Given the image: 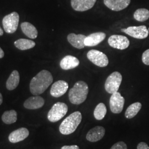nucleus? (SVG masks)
<instances>
[{
    "label": "nucleus",
    "instance_id": "1",
    "mask_svg": "<svg viewBox=\"0 0 149 149\" xmlns=\"http://www.w3.org/2000/svg\"><path fill=\"white\" fill-rule=\"evenodd\" d=\"M53 81L52 74L44 70L32 79L30 82V91L33 95L38 96L43 93Z\"/></svg>",
    "mask_w": 149,
    "mask_h": 149
},
{
    "label": "nucleus",
    "instance_id": "2",
    "mask_svg": "<svg viewBox=\"0 0 149 149\" xmlns=\"http://www.w3.org/2000/svg\"><path fill=\"white\" fill-rule=\"evenodd\" d=\"M88 93V86L84 81H79L75 83L69 92L70 102L74 104H80L85 101Z\"/></svg>",
    "mask_w": 149,
    "mask_h": 149
},
{
    "label": "nucleus",
    "instance_id": "3",
    "mask_svg": "<svg viewBox=\"0 0 149 149\" xmlns=\"http://www.w3.org/2000/svg\"><path fill=\"white\" fill-rule=\"evenodd\" d=\"M82 120V114L79 111L74 112L61 123L59 130L63 135H69L76 130Z\"/></svg>",
    "mask_w": 149,
    "mask_h": 149
},
{
    "label": "nucleus",
    "instance_id": "4",
    "mask_svg": "<svg viewBox=\"0 0 149 149\" xmlns=\"http://www.w3.org/2000/svg\"><path fill=\"white\" fill-rule=\"evenodd\" d=\"M68 111V107L65 103L57 102L48 112V120L51 122H56L64 117Z\"/></svg>",
    "mask_w": 149,
    "mask_h": 149
},
{
    "label": "nucleus",
    "instance_id": "5",
    "mask_svg": "<svg viewBox=\"0 0 149 149\" xmlns=\"http://www.w3.org/2000/svg\"><path fill=\"white\" fill-rule=\"evenodd\" d=\"M122 81V76L118 71L110 74L107 79L104 88L108 93L113 94L118 92Z\"/></svg>",
    "mask_w": 149,
    "mask_h": 149
},
{
    "label": "nucleus",
    "instance_id": "6",
    "mask_svg": "<svg viewBox=\"0 0 149 149\" xmlns=\"http://www.w3.org/2000/svg\"><path fill=\"white\" fill-rule=\"evenodd\" d=\"M19 16L16 12H12L6 15L2 20L4 30L7 33L12 34L16 32L18 26Z\"/></svg>",
    "mask_w": 149,
    "mask_h": 149
},
{
    "label": "nucleus",
    "instance_id": "7",
    "mask_svg": "<svg viewBox=\"0 0 149 149\" xmlns=\"http://www.w3.org/2000/svg\"><path fill=\"white\" fill-rule=\"evenodd\" d=\"M88 59L96 66L106 67L109 63L108 57L105 54L97 50H91L87 54Z\"/></svg>",
    "mask_w": 149,
    "mask_h": 149
},
{
    "label": "nucleus",
    "instance_id": "8",
    "mask_svg": "<svg viewBox=\"0 0 149 149\" xmlns=\"http://www.w3.org/2000/svg\"><path fill=\"white\" fill-rule=\"evenodd\" d=\"M121 31L132 37L139 39H145L149 36V31L145 26L129 27L127 28H123Z\"/></svg>",
    "mask_w": 149,
    "mask_h": 149
},
{
    "label": "nucleus",
    "instance_id": "9",
    "mask_svg": "<svg viewBox=\"0 0 149 149\" xmlns=\"http://www.w3.org/2000/svg\"><path fill=\"white\" fill-rule=\"evenodd\" d=\"M125 103L124 98L121 94L117 92L112 94L109 100V106L112 113L119 114L122 112Z\"/></svg>",
    "mask_w": 149,
    "mask_h": 149
},
{
    "label": "nucleus",
    "instance_id": "10",
    "mask_svg": "<svg viewBox=\"0 0 149 149\" xmlns=\"http://www.w3.org/2000/svg\"><path fill=\"white\" fill-rule=\"evenodd\" d=\"M108 43L112 48L119 50H124L130 45L128 38L122 35H112L108 38Z\"/></svg>",
    "mask_w": 149,
    "mask_h": 149
},
{
    "label": "nucleus",
    "instance_id": "11",
    "mask_svg": "<svg viewBox=\"0 0 149 149\" xmlns=\"http://www.w3.org/2000/svg\"><path fill=\"white\" fill-rule=\"evenodd\" d=\"M97 0H71L72 8L76 11L84 12L91 9Z\"/></svg>",
    "mask_w": 149,
    "mask_h": 149
},
{
    "label": "nucleus",
    "instance_id": "12",
    "mask_svg": "<svg viewBox=\"0 0 149 149\" xmlns=\"http://www.w3.org/2000/svg\"><path fill=\"white\" fill-rule=\"evenodd\" d=\"M69 88L68 84L63 80H59L55 82L52 86L50 94L54 97H60L64 95Z\"/></svg>",
    "mask_w": 149,
    "mask_h": 149
},
{
    "label": "nucleus",
    "instance_id": "13",
    "mask_svg": "<svg viewBox=\"0 0 149 149\" xmlns=\"http://www.w3.org/2000/svg\"><path fill=\"white\" fill-rule=\"evenodd\" d=\"M131 0H104V3L108 8L114 11H122L130 5Z\"/></svg>",
    "mask_w": 149,
    "mask_h": 149
},
{
    "label": "nucleus",
    "instance_id": "14",
    "mask_svg": "<svg viewBox=\"0 0 149 149\" xmlns=\"http://www.w3.org/2000/svg\"><path fill=\"white\" fill-rule=\"evenodd\" d=\"M105 132V129L103 127L96 126L88 132L86 139L90 142H97L103 138Z\"/></svg>",
    "mask_w": 149,
    "mask_h": 149
},
{
    "label": "nucleus",
    "instance_id": "15",
    "mask_svg": "<svg viewBox=\"0 0 149 149\" xmlns=\"http://www.w3.org/2000/svg\"><path fill=\"white\" fill-rule=\"evenodd\" d=\"M106 35L103 32H96L92 33L86 37L85 45L86 47H95L104 40Z\"/></svg>",
    "mask_w": 149,
    "mask_h": 149
},
{
    "label": "nucleus",
    "instance_id": "16",
    "mask_svg": "<svg viewBox=\"0 0 149 149\" xmlns=\"http://www.w3.org/2000/svg\"><path fill=\"white\" fill-rule=\"evenodd\" d=\"M29 134V132L27 128H19L11 133L8 136V139L12 143H17L27 138Z\"/></svg>",
    "mask_w": 149,
    "mask_h": 149
},
{
    "label": "nucleus",
    "instance_id": "17",
    "mask_svg": "<svg viewBox=\"0 0 149 149\" xmlns=\"http://www.w3.org/2000/svg\"><path fill=\"white\" fill-rule=\"evenodd\" d=\"M86 36L83 34L70 33L68 36V40L74 48L81 49L85 47V40Z\"/></svg>",
    "mask_w": 149,
    "mask_h": 149
},
{
    "label": "nucleus",
    "instance_id": "18",
    "mask_svg": "<svg viewBox=\"0 0 149 149\" xmlns=\"http://www.w3.org/2000/svg\"><path fill=\"white\" fill-rule=\"evenodd\" d=\"M79 64L80 61L77 58L72 55H67L61 60L60 66L62 69L68 70L77 67Z\"/></svg>",
    "mask_w": 149,
    "mask_h": 149
},
{
    "label": "nucleus",
    "instance_id": "19",
    "mask_svg": "<svg viewBox=\"0 0 149 149\" xmlns=\"http://www.w3.org/2000/svg\"><path fill=\"white\" fill-rule=\"evenodd\" d=\"M44 100L40 96H33L28 98L24 103V107L28 109H37L44 104Z\"/></svg>",
    "mask_w": 149,
    "mask_h": 149
},
{
    "label": "nucleus",
    "instance_id": "20",
    "mask_svg": "<svg viewBox=\"0 0 149 149\" xmlns=\"http://www.w3.org/2000/svg\"><path fill=\"white\" fill-rule=\"evenodd\" d=\"M22 31L28 38L36 39L38 37V31L36 28L29 22H23L21 25Z\"/></svg>",
    "mask_w": 149,
    "mask_h": 149
},
{
    "label": "nucleus",
    "instance_id": "21",
    "mask_svg": "<svg viewBox=\"0 0 149 149\" xmlns=\"http://www.w3.org/2000/svg\"><path fill=\"white\" fill-rule=\"evenodd\" d=\"M19 72L17 70H14L6 82V87L7 90L10 91L15 90L19 84Z\"/></svg>",
    "mask_w": 149,
    "mask_h": 149
},
{
    "label": "nucleus",
    "instance_id": "22",
    "mask_svg": "<svg viewBox=\"0 0 149 149\" xmlns=\"http://www.w3.org/2000/svg\"><path fill=\"white\" fill-rule=\"evenodd\" d=\"M14 44L16 48L21 50H26L32 49L36 45L34 42L26 39H19L16 40Z\"/></svg>",
    "mask_w": 149,
    "mask_h": 149
},
{
    "label": "nucleus",
    "instance_id": "23",
    "mask_svg": "<svg viewBox=\"0 0 149 149\" xmlns=\"http://www.w3.org/2000/svg\"><path fill=\"white\" fill-rule=\"evenodd\" d=\"M142 105L140 102H135L128 107L125 113V117L128 119L134 117L140 111Z\"/></svg>",
    "mask_w": 149,
    "mask_h": 149
},
{
    "label": "nucleus",
    "instance_id": "24",
    "mask_svg": "<svg viewBox=\"0 0 149 149\" xmlns=\"http://www.w3.org/2000/svg\"><path fill=\"white\" fill-rule=\"evenodd\" d=\"M17 120V113L15 110L4 112L2 116V122L6 124H11L16 122Z\"/></svg>",
    "mask_w": 149,
    "mask_h": 149
},
{
    "label": "nucleus",
    "instance_id": "25",
    "mask_svg": "<svg viewBox=\"0 0 149 149\" xmlns=\"http://www.w3.org/2000/svg\"><path fill=\"white\" fill-rule=\"evenodd\" d=\"M107 108L105 104L100 103L96 107L93 112L94 117L98 120H101L105 117L107 114Z\"/></svg>",
    "mask_w": 149,
    "mask_h": 149
},
{
    "label": "nucleus",
    "instance_id": "26",
    "mask_svg": "<svg viewBox=\"0 0 149 149\" xmlns=\"http://www.w3.org/2000/svg\"><path fill=\"white\" fill-rule=\"evenodd\" d=\"M134 18L139 22H144L149 18V11L145 8H139L134 13Z\"/></svg>",
    "mask_w": 149,
    "mask_h": 149
},
{
    "label": "nucleus",
    "instance_id": "27",
    "mask_svg": "<svg viewBox=\"0 0 149 149\" xmlns=\"http://www.w3.org/2000/svg\"><path fill=\"white\" fill-rule=\"evenodd\" d=\"M111 149H127V145L123 141H119L114 144Z\"/></svg>",
    "mask_w": 149,
    "mask_h": 149
},
{
    "label": "nucleus",
    "instance_id": "28",
    "mask_svg": "<svg viewBox=\"0 0 149 149\" xmlns=\"http://www.w3.org/2000/svg\"><path fill=\"white\" fill-rule=\"evenodd\" d=\"M142 61L145 65H149V49L145 50L143 54Z\"/></svg>",
    "mask_w": 149,
    "mask_h": 149
},
{
    "label": "nucleus",
    "instance_id": "29",
    "mask_svg": "<svg viewBox=\"0 0 149 149\" xmlns=\"http://www.w3.org/2000/svg\"><path fill=\"white\" fill-rule=\"evenodd\" d=\"M137 149H149V146L146 143L141 142L138 145Z\"/></svg>",
    "mask_w": 149,
    "mask_h": 149
},
{
    "label": "nucleus",
    "instance_id": "30",
    "mask_svg": "<svg viewBox=\"0 0 149 149\" xmlns=\"http://www.w3.org/2000/svg\"><path fill=\"white\" fill-rule=\"evenodd\" d=\"M61 149H80V148L77 145H71V146H68L65 145L63 146Z\"/></svg>",
    "mask_w": 149,
    "mask_h": 149
},
{
    "label": "nucleus",
    "instance_id": "31",
    "mask_svg": "<svg viewBox=\"0 0 149 149\" xmlns=\"http://www.w3.org/2000/svg\"><path fill=\"white\" fill-rule=\"evenodd\" d=\"M5 55V53H4V52L3 51V50L0 48V59L3 58Z\"/></svg>",
    "mask_w": 149,
    "mask_h": 149
},
{
    "label": "nucleus",
    "instance_id": "32",
    "mask_svg": "<svg viewBox=\"0 0 149 149\" xmlns=\"http://www.w3.org/2000/svg\"><path fill=\"white\" fill-rule=\"evenodd\" d=\"M3 102V98H2V96L1 95V93H0V105Z\"/></svg>",
    "mask_w": 149,
    "mask_h": 149
},
{
    "label": "nucleus",
    "instance_id": "33",
    "mask_svg": "<svg viewBox=\"0 0 149 149\" xmlns=\"http://www.w3.org/2000/svg\"><path fill=\"white\" fill-rule=\"evenodd\" d=\"M3 34V30L1 29V28L0 27V36H2Z\"/></svg>",
    "mask_w": 149,
    "mask_h": 149
},
{
    "label": "nucleus",
    "instance_id": "34",
    "mask_svg": "<svg viewBox=\"0 0 149 149\" xmlns=\"http://www.w3.org/2000/svg\"><path fill=\"white\" fill-rule=\"evenodd\" d=\"M148 31H149V29H148Z\"/></svg>",
    "mask_w": 149,
    "mask_h": 149
}]
</instances>
